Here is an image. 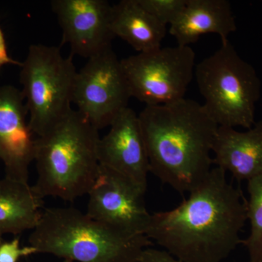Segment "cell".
Instances as JSON below:
<instances>
[{
    "mask_svg": "<svg viewBox=\"0 0 262 262\" xmlns=\"http://www.w3.org/2000/svg\"><path fill=\"white\" fill-rule=\"evenodd\" d=\"M226 174L214 167L182 204L152 213L146 237L184 262L226 259L247 221V202Z\"/></svg>",
    "mask_w": 262,
    "mask_h": 262,
    "instance_id": "1",
    "label": "cell"
},
{
    "mask_svg": "<svg viewBox=\"0 0 262 262\" xmlns=\"http://www.w3.org/2000/svg\"><path fill=\"white\" fill-rule=\"evenodd\" d=\"M150 172L179 193L191 192L211 171L219 125L203 105L184 99L146 106L139 115Z\"/></svg>",
    "mask_w": 262,
    "mask_h": 262,
    "instance_id": "2",
    "label": "cell"
},
{
    "mask_svg": "<svg viewBox=\"0 0 262 262\" xmlns=\"http://www.w3.org/2000/svg\"><path fill=\"white\" fill-rule=\"evenodd\" d=\"M98 130L77 110L47 134L36 137L37 182L39 198L73 201L89 194L99 173Z\"/></svg>",
    "mask_w": 262,
    "mask_h": 262,
    "instance_id": "3",
    "label": "cell"
},
{
    "mask_svg": "<svg viewBox=\"0 0 262 262\" xmlns=\"http://www.w3.org/2000/svg\"><path fill=\"white\" fill-rule=\"evenodd\" d=\"M29 246L73 262H139L151 246L145 235H130L72 207L42 211L29 236Z\"/></svg>",
    "mask_w": 262,
    "mask_h": 262,
    "instance_id": "4",
    "label": "cell"
},
{
    "mask_svg": "<svg viewBox=\"0 0 262 262\" xmlns=\"http://www.w3.org/2000/svg\"><path fill=\"white\" fill-rule=\"evenodd\" d=\"M194 77L203 106L219 126L249 129L254 125L261 81L254 67L229 40L196 66Z\"/></svg>",
    "mask_w": 262,
    "mask_h": 262,
    "instance_id": "5",
    "label": "cell"
},
{
    "mask_svg": "<svg viewBox=\"0 0 262 262\" xmlns=\"http://www.w3.org/2000/svg\"><path fill=\"white\" fill-rule=\"evenodd\" d=\"M77 70L73 58L63 57L60 48L34 44L22 62L20 82L36 137L47 134L72 111Z\"/></svg>",
    "mask_w": 262,
    "mask_h": 262,
    "instance_id": "6",
    "label": "cell"
},
{
    "mask_svg": "<svg viewBox=\"0 0 262 262\" xmlns=\"http://www.w3.org/2000/svg\"><path fill=\"white\" fill-rule=\"evenodd\" d=\"M131 97L146 106L185 98L194 77L195 53L191 46L160 48L121 60Z\"/></svg>",
    "mask_w": 262,
    "mask_h": 262,
    "instance_id": "7",
    "label": "cell"
},
{
    "mask_svg": "<svg viewBox=\"0 0 262 262\" xmlns=\"http://www.w3.org/2000/svg\"><path fill=\"white\" fill-rule=\"evenodd\" d=\"M130 98L121 60L112 47L88 59L77 72L72 103L98 130L111 125L117 115L128 107Z\"/></svg>",
    "mask_w": 262,
    "mask_h": 262,
    "instance_id": "8",
    "label": "cell"
},
{
    "mask_svg": "<svg viewBox=\"0 0 262 262\" xmlns=\"http://www.w3.org/2000/svg\"><path fill=\"white\" fill-rule=\"evenodd\" d=\"M145 193L125 177L100 165L97 179L88 194L86 213L123 233L145 235L151 215L144 203Z\"/></svg>",
    "mask_w": 262,
    "mask_h": 262,
    "instance_id": "9",
    "label": "cell"
},
{
    "mask_svg": "<svg viewBox=\"0 0 262 262\" xmlns=\"http://www.w3.org/2000/svg\"><path fill=\"white\" fill-rule=\"evenodd\" d=\"M51 9L62 31L61 46H70L72 56L89 58L111 48L113 5L106 0H53Z\"/></svg>",
    "mask_w": 262,
    "mask_h": 262,
    "instance_id": "10",
    "label": "cell"
},
{
    "mask_svg": "<svg viewBox=\"0 0 262 262\" xmlns=\"http://www.w3.org/2000/svg\"><path fill=\"white\" fill-rule=\"evenodd\" d=\"M98 156L100 165L120 174L146 192L149 158L139 115L132 108L122 110L107 134L100 138Z\"/></svg>",
    "mask_w": 262,
    "mask_h": 262,
    "instance_id": "11",
    "label": "cell"
},
{
    "mask_svg": "<svg viewBox=\"0 0 262 262\" xmlns=\"http://www.w3.org/2000/svg\"><path fill=\"white\" fill-rule=\"evenodd\" d=\"M28 115L22 91L11 84L0 86V160L5 177L24 182H28L35 155L36 136Z\"/></svg>",
    "mask_w": 262,
    "mask_h": 262,
    "instance_id": "12",
    "label": "cell"
},
{
    "mask_svg": "<svg viewBox=\"0 0 262 262\" xmlns=\"http://www.w3.org/2000/svg\"><path fill=\"white\" fill-rule=\"evenodd\" d=\"M212 152L213 164L238 181L262 175V120L248 130L219 127Z\"/></svg>",
    "mask_w": 262,
    "mask_h": 262,
    "instance_id": "13",
    "label": "cell"
},
{
    "mask_svg": "<svg viewBox=\"0 0 262 262\" xmlns=\"http://www.w3.org/2000/svg\"><path fill=\"white\" fill-rule=\"evenodd\" d=\"M237 30L235 17L227 0H187L182 14L172 25L169 33L178 46H190L203 34L213 33L222 42Z\"/></svg>",
    "mask_w": 262,
    "mask_h": 262,
    "instance_id": "14",
    "label": "cell"
},
{
    "mask_svg": "<svg viewBox=\"0 0 262 262\" xmlns=\"http://www.w3.org/2000/svg\"><path fill=\"white\" fill-rule=\"evenodd\" d=\"M43 199L29 182L0 179V243L3 235L16 234L37 227L42 212Z\"/></svg>",
    "mask_w": 262,
    "mask_h": 262,
    "instance_id": "15",
    "label": "cell"
},
{
    "mask_svg": "<svg viewBox=\"0 0 262 262\" xmlns=\"http://www.w3.org/2000/svg\"><path fill=\"white\" fill-rule=\"evenodd\" d=\"M111 28L115 37L139 53L161 48L167 31V27L147 13L138 0H122L113 5Z\"/></svg>",
    "mask_w": 262,
    "mask_h": 262,
    "instance_id": "16",
    "label": "cell"
},
{
    "mask_svg": "<svg viewBox=\"0 0 262 262\" xmlns=\"http://www.w3.org/2000/svg\"><path fill=\"white\" fill-rule=\"evenodd\" d=\"M247 220L250 232L242 241L249 262H262V175L248 182Z\"/></svg>",
    "mask_w": 262,
    "mask_h": 262,
    "instance_id": "17",
    "label": "cell"
},
{
    "mask_svg": "<svg viewBox=\"0 0 262 262\" xmlns=\"http://www.w3.org/2000/svg\"><path fill=\"white\" fill-rule=\"evenodd\" d=\"M141 6L160 24L172 25L182 14L187 0H138Z\"/></svg>",
    "mask_w": 262,
    "mask_h": 262,
    "instance_id": "18",
    "label": "cell"
},
{
    "mask_svg": "<svg viewBox=\"0 0 262 262\" xmlns=\"http://www.w3.org/2000/svg\"><path fill=\"white\" fill-rule=\"evenodd\" d=\"M36 253H38L37 250L33 246L20 247L18 237L0 243V262H18L20 258Z\"/></svg>",
    "mask_w": 262,
    "mask_h": 262,
    "instance_id": "19",
    "label": "cell"
},
{
    "mask_svg": "<svg viewBox=\"0 0 262 262\" xmlns=\"http://www.w3.org/2000/svg\"><path fill=\"white\" fill-rule=\"evenodd\" d=\"M139 262H184L163 249L148 247L143 251Z\"/></svg>",
    "mask_w": 262,
    "mask_h": 262,
    "instance_id": "20",
    "label": "cell"
},
{
    "mask_svg": "<svg viewBox=\"0 0 262 262\" xmlns=\"http://www.w3.org/2000/svg\"><path fill=\"white\" fill-rule=\"evenodd\" d=\"M13 64L21 67L22 62L16 61L9 56L7 48L6 40L5 34L0 27V69L5 65Z\"/></svg>",
    "mask_w": 262,
    "mask_h": 262,
    "instance_id": "21",
    "label": "cell"
},
{
    "mask_svg": "<svg viewBox=\"0 0 262 262\" xmlns=\"http://www.w3.org/2000/svg\"><path fill=\"white\" fill-rule=\"evenodd\" d=\"M63 262H73V261H67V260H65Z\"/></svg>",
    "mask_w": 262,
    "mask_h": 262,
    "instance_id": "22",
    "label": "cell"
}]
</instances>
